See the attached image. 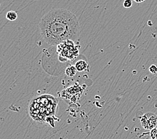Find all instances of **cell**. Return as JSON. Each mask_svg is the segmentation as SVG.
<instances>
[{"label": "cell", "instance_id": "6da1fadb", "mask_svg": "<svg viewBox=\"0 0 157 139\" xmlns=\"http://www.w3.org/2000/svg\"><path fill=\"white\" fill-rule=\"evenodd\" d=\"M42 39L51 46H59L78 37L79 22L77 16L65 9H54L42 17L38 24Z\"/></svg>", "mask_w": 157, "mask_h": 139}, {"label": "cell", "instance_id": "7a4b0ae2", "mask_svg": "<svg viewBox=\"0 0 157 139\" xmlns=\"http://www.w3.org/2000/svg\"><path fill=\"white\" fill-rule=\"evenodd\" d=\"M58 107V101L52 95L44 94L36 98L30 103L28 111L32 119L35 121L48 122L55 116Z\"/></svg>", "mask_w": 157, "mask_h": 139}, {"label": "cell", "instance_id": "3957f363", "mask_svg": "<svg viewBox=\"0 0 157 139\" xmlns=\"http://www.w3.org/2000/svg\"><path fill=\"white\" fill-rule=\"evenodd\" d=\"M59 48V59L63 61L73 60L78 55V48L75 44L74 41L68 40L58 46Z\"/></svg>", "mask_w": 157, "mask_h": 139}, {"label": "cell", "instance_id": "277c9868", "mask_svg": "<svg viewBox=\"0 0 157 139\" xmlns=\"http://www.w3.org/2000/svg\"><path fill=\"white\" fill-rule=\"evenodd\" d=\"M142 126L146 130H151L157 126V116L152 112H146L140 118Z\"/></svg>", "mask_w": 157, "mask_h": 139}, {"label": "cell", "instance_id": "5b68a950", "mask_svg": "<svg viewBox=\"0 0 157 139\" xmlns=\"http://www.w3.org/2000/svg\"><path fill=\"white\" fill-rule=\"evenodd\" d=\"M75 67L76 68L77 72H83L85 70H87L88 68V64L85 60H81L75 63Z\"/></svg>", "mask_w": 157, "mask_h": 139}, {"label": "cell", "instance_id": "8992f818", "mask_svg": "<svg viewBox=\"0 0 157 139\" xmlns=\"http://www.w3.org/2000/svg\"><path fill=\"white\" fill-rule=\"evenodd\" d=\"M77 72V70L76 69V68L75 67V66H70L67 68V69L65 70V74L68 76L73 77L76 74Z\"/></svg>", "mask_w": 157, "mask_h": 139}, {"label": "cell", "instance_id": "52a82bcc", "mask_svg": "<svg viewBox=\"0 0 157 139\" xmlns=\"http://www.w3.org/2000/svg\"><path fill=\"white\" fill-rule=\"evenodd\" d=\"M6 17L8 20H9L10 21H15L17 20V14L16 12H14V11H10V12L7 13Z\"/></svg>", "mask_w": 157, "mask_h": 139}, {"label": "cell", "instance_id": "ba28073f", "mask_svg": "<svg viewBox=\"0 0 157 139\" xmlns=\"http://www.w3.org/2000/svg\"><path fill=\"white\" fill-rule=\"evenodd\" d=\"M149 71L150 72L152 73V74L157 76V65L156 64H152L149 67Z\"/></svg>", "mask_w": 157, "mask_h": 139}, {"label": "cell", "instance_id": "9c48e42d", "mask_svg": "<svg viewBox=\"0 0 157 139\" xmlns=\"http://www.w3.org/2000/svg\"><path fill=\"white\" fill-rule=\"evenodd\" d=\"M123 6L125 8H130L132 6V0H124Z\"/></svg>", "mask_w": 157, "mask_h": 139}, {"label": "cell", "instance_id": "30bf717a", "mask_svg": "<svg viewBox=\"0 0 157 139\" xmlns=\"http://www.w3.org/2000/svg\"><path fill=\"white\" fill-rule=\"evenodd\" d=\"M150 135H151L152 139H157V126L151 130V133H150Z\"/></svg>", "mask_w": 157, "mask_h": 139}, {"label": "cell", "instance_id": "8fae6325", "mask_svg": "<svg viewBox=\"0 0 157 139\" xmlns=\"http://www.w3.org/2000/svg\"><path fill=\"white\" fill-rule=\"evenodd\" d=\"M134 1H135L136 2H137V3H141V2H144L145 0H134Z\"/></svg>", "mask_w": 157, "mask_h": 139}]
</instances>
